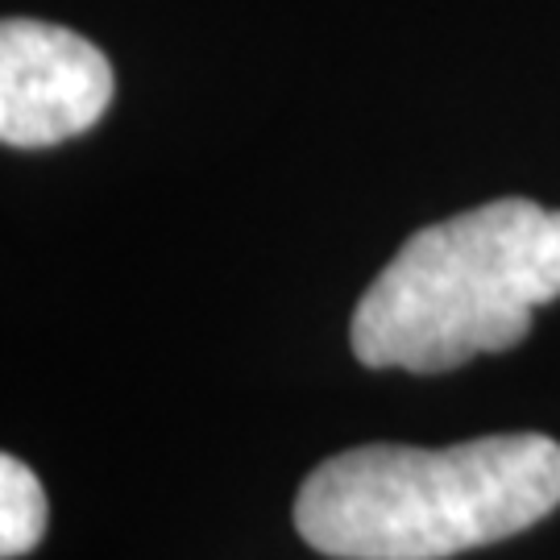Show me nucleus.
Returning <instances> with one entry per match:
<instances>
[{
	"label": "nucleus",
	"instance_id": "f257e3e1",
	"mask_svg": "<svg viewBox=\"0 0 560 560\" xmlns=\"http://www.w3.org/2000/svg\"><path fill=\"white\" fill-rule=\"evenodd\" d=\"M560 506V444L502 432L453 448L365 444L316 465L295 527L337 560H444L520 536Z\"/></svg>",
	"mask_w": 560,
	"mask_h": 560
},
{
	"label": "nucleus",
	"instance_id": "f03ea898",
	"mask_svg": "<svg viewBox=\"0 0 560 560\" xmlns=\"http://www.w3.org/2000/svg\"><path fill=\"white\" fill-rule=\"evenodd\" d=\"M560 295V212L506 196L407 237L361 295L349 340L370 370L444 374L515 349Z\"/></svg>",
	"mask_w": 560,
	"mask_h": 560
},
{
	"label": "nucleus",
	"instance_id": "7ed1b4c3",
	"mask_svg": "<svg viewBox=\"0 0 560 560\" xmlns=\"http://www.w3.org/2000/svg\"><path fill=\"white\" fill-rule=\"evenodd\" d=\"M113 67L101 46L50 21L0 25V141L46 150L88 133L113 104Z\"/></svg>",
	"mask_w": 560,
	"mask_h": 560
},
{
	"label": "nucleus",
	"instance_id": "20e7f679",
	"mask_svg": "<svg viewBox=\"0 0 560 560\" xmlns=\"http://www.w3.org/2000/svg\"><path fill=\"white\" fill-rule=\"evenodd\" d=\"M46 536V490L18 457H0V557L18 560Z\"/></svg>",
	"mask_w": 560,
	"mask_h": 560
}]
</instances>
